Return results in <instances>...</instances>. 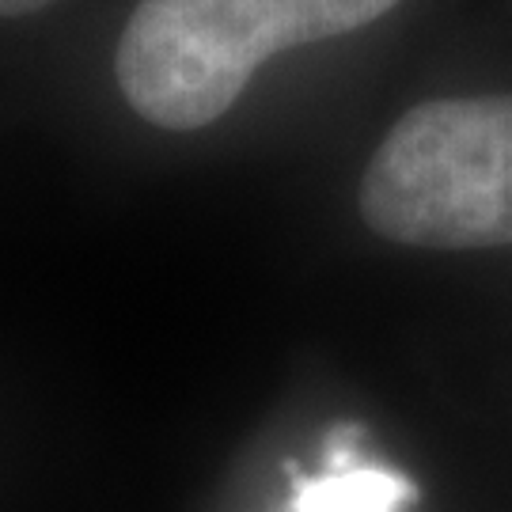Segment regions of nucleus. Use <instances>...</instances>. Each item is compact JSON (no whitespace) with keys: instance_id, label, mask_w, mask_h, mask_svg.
<instances>
[{"instance_id":"20e7f679","label":"nucleus","mask_w":512,"mask_h":512,"mask_svg":"<svg viewBox=\"0 0 512 512\" xmlns=\"http://www.w3.org/2000/svg\"><path fill=\"white\" fill-rule=\"evenodd\" d=\"M54 0H0V16H31V12H42L50 8Z\"/></svg>"},{"instance_id":"7ed1b4c3","label":"nucleus","mask_w":512,"mask_h":512,"mask_svg":"<svg viewBox=\"0 0 512 512\" xmlns=\"http://www.w3.org/2000/svg\"><path fill=\"white\" fill-rule=\"evenodd\" d=\"M365 429L342 421L323 440V471L304 475L289 467L293 490L285 512H399L418 486L384 463L365 459Z\"/></svg>"},{"instance_id":"f03ea898","label":"nucleus","mask_w":512,"mask_h":512,"mask_svg":"<svg viewBox=\"0 0 512 512\" xmlns=\"http://www.w3.org/2000/svg\"><path fill=\"white\" fill-rule=\"evenodd\" d=\"M361 217L410 247H512V95L403 114L361 179Z\"/></svg>"},{"instance_id":"f257e3e1","label":"nucleus","mask_w":512,"mask_h":512,"mask_svg":"<svg viewBox=\"0 0 512 512\" xmlns=\"http://www.w3.org/2000/svg\"><path fill=\"white\" fill-rule=\"evenodd\" d=\"M399 0H141L114 50L126 103L160 129H202L262 61L368 27Z\"/></svg>"}]
</instances>
